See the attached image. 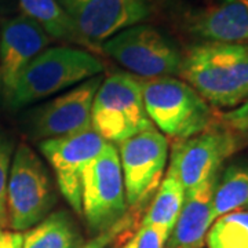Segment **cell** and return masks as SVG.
Segmentation results:
<instances>
[{
    "label": "cell",
    "instance_id": "cell-14",
    "mask_svg": "<svg viewBox=\"0 0 248 248\" xmlns=\"http://www.w3.org/2000/svg\"><path fill=\"white\" fill-rule=\"evenodd\" d=\"M189 33L211 43H248V0H218L186 18Z\"/></svg>",
    "mask_w": 248,
    "mask_h": 248
},
{
    "label": "cell",
    "instance_id": "cell-7",
    "mask_svg": "<svg viewBox=\"0 0 248 248\" xmlns=\"http://www.w3.org/2000/svg\"><path fill=\"white\" fill-rule=\"evenodd\" d=\"M102 50L143 79L179 75L182 54L159 29L137 24L102 43Z\"/></svg>",
    "mask_w": 248,
    "mask_h": 248
},
{
    "label": "cell",
    "instance_id": "cell-12",
    "mask_svg": "<svg viewBox=\"0 0 248 248\" xmlns=\"http://www.w3.org/2000/svg\"><path fill=\"white\" fill-rule=\"evenodd\" d=\"M101 83L102 78L94 76L39 108L32 119L33 135L43 141L93 128V102Z\"/></svg>",
    "mask_w": 248,
    "mask_h": 248
},
{
    "label": "cell",
    "instance_id": "cell-15",
    "mask_svg": "<svg viewBox=\"0 0 248 248\" xmlns=\"http://www.w3.org/2000/svg\"><path fill=\"white\" fill-rule=\"evenodd\" d=\"M215 175L203 185L185 193L184 205L169 237V248H202L215 221L213 214Z\"/></svg>",
    "mask_w": 248,
    "mask_h": 248
},
{
    "label": "cell",
    "instance_id": "cell-19",
    "mask_svg": "<svg viewBox=\"0 0 248 248\" xmlns=\"http://www.w3.org/2000/svg\"><path fill=\"white\" fill-rule=\"evenodd\" d=\"M185 200V189L175 175L167 171L160 182L157 193L152 202L143 223L163 226L172 232Z\"/></svg>",
    "mask_w": 248,
    "mask_h": 248
},
{
    "label": "cell",
    "instance_id": "cell-13",
    "mask_svg": "<svg viewBox=\"0 0 248 248\" xmlns=\"http://www.w3.org/2000/svg\"><path fill=\"white\" fill-rule=\"evenodd\" d=\"M50 45L45 29L25 14L9 19L0 33V80L6 97L14 89L21 73Z\"/></svg>",
    "mask_w": 248,
    "mask_h": 248
},
{
    "label": "cell",
    "instance_id": "cell-3",
    "mask_svg": "<svg viewBox=\"0 0 248 248\" xmlns=\"http://www.w3.org/2000/svg\"><path fill=\"white\" fill-rule=\"evenodd\" d=\"M141 87L146 113L161 134L182 141L210 127V105L184 80L174 76L145 79Z\"/></svg>",
    "mask_w": 248,
    "mask_h": 248
},
{
    "label": "cell",
    "instance_id": "cell-26",
    "mask_svg": "<svg viewBox=\"0 0 248 248\" xmlns=\"http://www.w3.org/2000/svg\"><path fill=\"white\" fill-rule=\"evenodd\" d=\"M137 246H138V232L122 248H137Z\"/></svg>",
    "mask_w": 248,
    "mask_h": 248
},
{
    "label": "cell",
    "instance_id": "cell-4",
    "mask_svg": "<svg viewBox=\"0 0 248 248\" xmlns=\"http://www.w3.org/2000/svg\"><path fill=\"white\" fill-rule=\"evenodd\" d=\"M91 125L110 143H122L153 128L143 104L141 80L124 72L102 80L93 102Z\"/></svg>",
    "mask_w": 248,
    "mask_h": 248
},
{
    "label": "cell",
    "instance_id": "cell-2",
    "mask_svg": "<svg viewBox=\"0 0 248 248\" xmlns=\"http://www.w3.org/2000/svg\"><path fill=\"white\" fill-rule=\"evenodd\" d=\"M102 71V61L86 50L69 46L47 47L21 73L7 99L13 108L27 107L78 86Z\"/></svg>",
    "mask_w": 248,
    "mask_h": 248
},
{
    "label": "cell",
    "instance_id": "cell-23",
    "mask_svg": "<svg viewBox=\"0 0 248 248\" xmlns=\"http://www.w3.org/2000/svg\"><path fill=\"white\" fill-rule=\"evenodd\" d=\"M221 120L228 130L248 134V97L241 105L222 113Z\"/></svg>",
    "mask_w": 248,
    "mask_h": 248
},
{
    "label": "cell",
    "instance_id": "cell-22",
    "mask_svg": "<svg viewBox=\"0 0 248 248\" xmlns=\"http://www.w3.org/2000/svg\"><path fill=\"white\" fill-rule=\"evenodd\" d=\"M171 232L163 226L143 223L138 231V246L137 248H164L169 241Z\"/></svg>",
    "mask_w": 248,
    "mask_h": 248
},
{
    "label": "cell",
    "instance_id": "cell-16",
    "mask_svg": "<svg viewBox=\"0 0 248 248\" xmlns=\"http://www.w3.org/2000/svg\"><path fill=\"white\" fill-rule=\"evenodd\" d=\"M83 237L68 211H54L24 233L22 248H79Z\"/></svg>",
    "mask_w": 248,
    "mask_h": 248
},
{
    "label": "cell",
    "instance_id": "cell-11",
    "mask_svg": "<svg viewBox=\"0 0 248 248\" xmlns=\"http://www.w3.org/2000/svg\"><path fill=\"white\" fill-rule=\"evenodd\" d=\"M90 47L149 17L146 0H58Z\"/></svg>",
    "mask_w": 248,
    "mask_h": 248
},
{
    "label": "cell",
    "instance_id": "cell-6",
    "mask_svg": "<svg viewBox=\"0 0 248 248\" xmlns=\"http://www.w3.org/2000/svg\"><path fill=\"white\" fill-rule=\"evenodd\" d=\"M127 197L119 151L108 142L86 167L81 178V215L94 234L127 217Z\"/></svg>",
    "mask_w": 248,
    "mask_h": 248
},
{
    "label": "cell",
    "instance_id": "cell-25",
    "mask_svg": "<svg viewBox=\"0 0 248 248\" xmlns=\"http://www.w3.org/2000/svg\"><path fill=\"white\" fill-rule=\"evenodd\" d=\"M24 233L17 231H7L0 228V248H22Z\"/></svg>",
    "mask_w": 248,
    "mask_h": 248
},
{
    "label": "cell",
    "instance_id": "cell-21",
    "mask_svg": "<svg viewBox=\"0 0 248 248\" xmlns=\"http://www.w3.org/2000/svg\"><path fill=\"white\" fill-rule=\"evenodd\" d=\"M14 145L9 138L0 134V228L9 226L7 219V181L13 160Z\"/></svg>",
    "mask_w": 248,
    "mask_h": 248
},
{
    "label": "cell",
    "instance_id": "cell-9",
    "mask_svg": "<svg viewBox=\"0 0 248 248\" xmlns=\"http://www.w3.org/2000/svg\"><path fill=\"white\" fill-rule=\"evenodd\" d=\"M237 137L231 130H205L178 141L170 157L172 172L186 192L218 175L223 161L237 149Z\"/></svg>",
    "mask_w": 248,
    "mask_h": 248
},
{
    "label": "cell",
    "instance_id": "cell-8",
    "mask_svg": "<svg viewBox=\"0 0 248 248\" xmlns=\"http://www.w3.org/2000/svg\"><path fill=\"white\" fill-rule=\"evenodd\" d=\"M119 157L123 171L127 204H143L159 187L169 160V142L155 128L142 131L120 143Z\"/></svg>",
    "mask_w": 248,
    "mask_h": 248
},
{
    "label": "cell",
    "instance_id": "cell-24",
    "mask_svg": "<svg viewBox=\"0 0 248 248\" xmlns=\"http://www.w3.org/2000/svg\"><path fill=\"white\" fill-rule=\"evenodd\" d=\"M131 223V218L127 215L124 219H122L120 222H117L115 226H112L110 229H108L105 232H101L95 234L93 239L87 241V243H83L79 248H107L113 240L124 232Z\"/></svg>",
    "mask_w": 248,
    "mask_h": 248
},
{
    "label": "cell",
    "instance_id": "cell-20",
    "mask_svg": "<svg viewBox=\"0 0 248 248\" xmlns=\"http://www.w3.org/2000/svg\"><path fill=\"white\" fill-rule=\"evenodd\" d=\"M205 243L208 248H248V210L217 218L205 236Z\"/></svg>",
    "mask_w": 248,
    "mask_h": 248
},
{
    "label": "cell",
    "instance_id": "cell-1",
    "mask_svg": "<svg viewBox=\"0 0 248 248\" xmlns=\"http://www.w3.org/2000/svg\"><path fill=\"white\" fill-rule=\"evenodd\" d=\"M179 75L207 104L236 108L248 97V43H211L192 46Z\"/></svg>",
    "mask_w": 248,
    "mask_h": 248
},
{
    "label": "cell",
    "instance_id": "cell-5",
    "mask_svg": "<svg viewBox=\"0 0 248 248\" xmlns=\"http://www.w3.org/2000/svg\"><path fill=\"white\" fill-rule=\"evenodd\" d=\"M57 203L48 171L27 143H19L7 181V219L13 231L25 232L42 222Z\"/></svg>",
    "mask_w": 248,
    "mask_h": 248
},
{
    "label": "cell",
    "instance_id": "cell-17",
    "mask_svg": "<svg viewBox=\"0 0 248 248\" xmlns=\"http://www.w3.org/2000/svg\"><path fill=\"white\" fill-rule=\"evenodd\" d=\"M19 6L50 37L89 46L58 0H19Z\"/></svg>",
    "mask_w": 248,
    "mask_h": 248
},
{
    "label": "cell",
    "instance_id": "cell-18",
    "mask_svg": "<svg viewBox=\"0 0 248 248\" xmlns=\"http://www.w3.org/2000/svg\"><path fill=\"white\" fill-rule=\"evenodd\" d=\"M248 210V161L233 163L217 177L213 196L214 218Z\"/></svg>",
    "mask_w": 248,
    "mask_h": 248
},
{
    "label": "cell",
    "instance_id": "cell-10",
    "mask_svg": "<svg viewBox=\"0 0 248 248\" xmlns=\"http://www.w3.org/2000/svg\"><path fill=\"white\" fill-rule=\"evenodd\" d=\"M107 143L93 128L65 137L43 140L39 143L40 152L48 160L55 174L61 195L78 215H81L83 172Z\"/></svg>",
    "mask_w": 248,
    "mask_h": 248
}]
</instances>
